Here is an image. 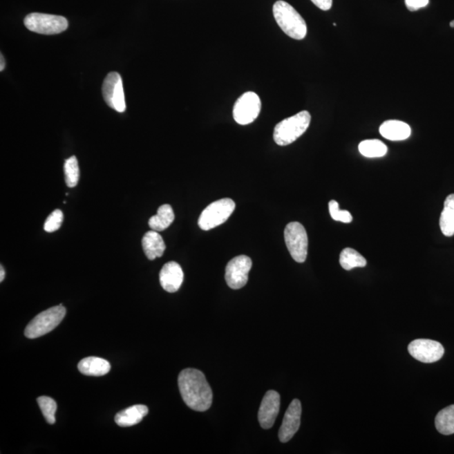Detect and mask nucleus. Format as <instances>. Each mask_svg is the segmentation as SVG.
I'll return each instance as SVG.
<instances>
[{
    "mask_svg": "<svg viewBox=\"0 0 454 454\" xmlns=\"http://www.w3.org/2000/svg\"><path fill=\"white\" fill-rule=\"evenodd\" d=\"M429 3V0H406L407 9L410 11H416L424 8Z\"/></svg>",
    "mask_w": 454,
    "mask_h": 454,
    "instance_id": "28",
    "label": "nucleus"
},
{
    "mask_svg": "<svg viewBox=\"0 0 454 454\" xmlns=\"http://www.w3.org/2000/svg\"><path fill=\"white\" fill-rule=\"evenodd\" d=\"M252 265L251 258L246 255H240L231 259L227 265L225 275L228 286L232 290L242 289L245 286Z\"/></svg>",
    "mask_w": 454,
    "mask_h": 454,
    "instance_id": "10",
    "label": "nucleus"
},
{
    "mask_svg": "<svg viewBox=\"0 0 454 454\" xmlns=\"http://www.w3.org/2000/svg\"><path fill=\"white\" fill-rule=\"evenodd\" d=\"M64 220V213L60 209H55L46 219L44 224V230L46 232H54L62 226Z\"/></svg>",
    "mask_w": 454,
    "mask_h": 454,
    "instance_id": "27",
    "label": "nucleus"
},
{
    "mask_svg": "<svg viewBox=\"0 0 454 454\" xmlns=\"http://www.w3.org/2000/svg\"><path fill=\"white\" fill-rule=\"evenodd\" d=\"M0 59H1V65H0V66H1V67H0V71L2 72L3 70L5 69V67H6L5 58H3L2 54H1V58H0Z\"/></svg>",
    "mask_w": 454,
    "mask_h": 454,
    "instance_id": "31",
    "label": "nucleus"
},
{
    "mask_svg": "<svg viewBox=\"0 0 454 454\" xmlns=\"http://www.w3.org/2000/svg\"><path fill=\"white\" fill-rule=\"evenodd\" d=\"M182 398L190 409L205 411L211 406L213 394L205 376L196 368H186L178 375Z\"/></svg>",
    "mask_w": 454,
    "mask_h": 454,
    "instance_id": "1",
    "label": "nucleus"
},
{
    "mask_svg": "<svg viewBox=\"0 0 454 454\" xmlns=\"http://www.w3.org/2000/svg\"><path fill=\"white\" fill-rule=\"evenodd\" d=\"M235 202L231 199H221L213 202L201 213L199 218L200 229L209 231L226 223L235 211Z\"/></svg>",
    "mask_w": 454,
    "mask_h": 454,
    "instance_id": "5",
    "label": "nucleus"
},
{
    "mask_svg": "<svg viewBox=\"0 0 454 454\" xmlns=\"http://www.w3.org/2000/svg\"><path fill=\"white\" fill-rule=\"evenodd\" d=\"M102 93L104 101L115 111L123 113L126 104L122 76L116 72L108 73L104 80Z\"/></svg>",
    "mask_w": 454,
    "mask_h": 454,
    "instance_id": "9",
    "label": "nucleus"
},
{
    "mask_svg": "<svg viewBox=\"0 0 454 454\" xmlns=\"http://www.w3.org/2000/svg\"><path fill=\"white\" fill-rule=\"evenodd\" d=\"M360 153L366 158H381L387 153V146L379 140H366L359 146Z\"/></svg>",
    "mask_w": 454,
    "mask_h": 454,
    "instance_id": "23",
    "label": "nucleus"
},
{
    "mask_svg": "<svg viewBox=\"0 0 454 454\" xmlns=\"http://www.w3.org/2000/svg\"><path fill=\"white\" fill-rule=\"evenodd\" d=\"M285 240L291 257L297 263H304L308 254V236L304 227L299 223L287 225Z\"/></svg>",
    "mask_w": 454,
    "mask_h": 454,
    "instance_id": "7",
    "label": "nucleus"
},
{
    "mask_svg": "<svg viewBox=\"0 0 454 454\" xmlns=\"http://www.w3.org/2000/svg\"><path fill=\"white\" fill-rule=\"evenodd\" d=\"M379 133L390 141H403L410 138L411 129L408 124L399 120H387L379 127Z\"/></svg>",
    "mask_w": 454,
    "mask_h": 454,
    "instance_id": "15",
    "label": "nucleus"
},
{
    "mask_svg": "<svg viewBox=\"0 0 454 454\" xmlns=\"http://www.w3.org/2000/svg\"><path fill=\"white\" fill-rule=\"evenodd\" d=\"M142 247L149 260L161 258L166 250V245L162 236L158 231H150L143 236Z\"/></svg>",
    "mask_w": 454,
    "mask_h": 454,
    "instance_id": "16",
    "label": "nucleus"
},
{
    "mask_svg": "<svg viewBox=\"0 0 454 454\" xmlns=\"http://www.w3.org/2000/svg\"><path fill=\"white\" fill-rule=\"evenodd\" d=\"M162 289L169 293H176L184 281V272L176 262L167 263L159 274Z\"/></svg>",
    "mask_w": 454,
    "mask_h": 454,
    "instance_id": "14",
    "label": "nucleus"
},
{
    "mask_svg": "<svg viewBox=\"0 0 454 454\" xmlns=\"http://www.w3.org/2000/svg\"><path fill=\"white\" fill-rule=\"evenodd\" d=\"M310 120L312 116L309 112L303 111L300 113L282 120L274 128V142L278 146H288L296 142L308 129Z\"/></svg>",
    "mask_w": 454,
    "mask_h": 454,
    "instance_id": "3",
    "label": "nucleus"
},
{
    "mask_svg": "<svg viewBox=\"0 0 454 454\" xmlns=\"http://www.w3.org/2000/svg\"><path fill=\"white\" fill-rule=\"evenodd\" d=\"M340 265L345 270H352L354 267H363L367 265L366 259L352 248H345L340 254Z\"/></svg>",
    "mask_w": 454,
    "mask_h": 454,
    "instance_id": "22",
    "label": "nucleus"
},
{
    "mask_svg": "<svg viewBox=\"0 0 454 454\" xmlns=\"http://www.w3.org/2000/svg\"><path fill=\"white\" fill-rule=\"evenodd\" d=\"M65 316L66 309L62 304L45 310L27 325L26 337L27 339H35L48 334L61 323Z\"/></svg>",
    "mask_w": 454,
    "mask_h": 454,
    "instance_id": "4",
    "label": "nucleus"
},
{
    "mask_svg": "<svg viewBox=\"0 0 454 454\" xmlns=\"http://www.w3.org/2000/svg\"><path fill=\"white\" fill-rule=\"evenodd\" d=\"M262 103L254 92H247L236 100L234 108V118L239 125H248L254 122L261 111Z\"/></svg>",
    "mask_w": 454,
    "mask_h": 454,
    "instance_id": "8",
    "label": "nucleus"
},
{
    "mask_svg": "<svg viewBox=\"0 0 454 454\" xmlns=\"http://www.w3.org/2000/svg\"><path fill=\"white\" fill-rule=\"evenodd\" d=\"M65 181L68 187L75 188L79 180V162L75 156L67 159L64 164Z\"/></svg>",
    "mask_w": 454,
    "mask_h": 454,
    "instance_id": "24",
    "label": "nucleus"
},
{
    "mask_svg": "<svg viewBox=\"0 0 454 454\" xmlns=\"http://www.w3.org/2000/svg\"><path fill=\"white\" fill-rule=\"evenodd\" d=\"M149 414V408L144 405H135L116 414L115 422L122 428L135 426L142 421Z\"/></svg>",
    "mask_w": 454,
    "mask_h": 454,
    "instance_id": "17",
    "label": "nucleus"
},
{
    "mask_svg": "<svg viewBox=\"0 0 454 454\" xmlns=\"http://www.w3.org/2000/svg\"><path fill=\"white\" fill-rule=\"evenodd\" d=\"M173 220V208L169 205H164L158 208L156 216L151 217L149 224L151 230L159 232L169 228Z\"/></svg>",
    "mask_w": 454,
    "mask_h": 454,
    "instance_id": "19",
    "label": "nucleus"
},
{
    "mask_svg": "<svg viewBox=\"0 0 454 454\" xmlns=\"http://www.w3.org/2000/svg\"><path fill=\"white\" fill-rule=\"evenodd\" d=\"M410 354L422 363H432L440 360L444 354V348L437 341L417 339L409 344Z\"/></svg>",
    "mask_w": 454,
    "mask_h": 454,
    "instance_id": "11",
    "label": "nucleus"
},
{
    "mask_svg": "<svg viewBox=\"0 0 454 454\" xmlns=\"http://www.w3.org/2000/svg\"><path fill=\"white\" fill-rule=\"evenodd\" d=\"M273 13L275 21L287 36L294 40H302L308 34V25L297 10L289 3L278 0L274 3Z\"/></svg>",
    "mask_w": 454,
    "mask_h": 454,
    "instance_id": "2",
    "label": "nucleus"
},
{
    "mask_svg": "<svg viewBox=\"0 0 454 454\" xmlns=\"http://www.w3.org/2000/svg\"><path fill=\"white\" fill-rule=\"evenodd\" d=\"M301 401L296 399H294L286 410L281 428L279 429L278 438L281 442H289L298 432L301 426Z\"/></svg>",
    "mask_w": 454,
    "mask_h": 454,
    "instance_id": "13",
    "label": "nucleus"
},
{
    "mask_svg": "<svg viewBox=\"0 0 454 454\" xmlns=\"http://www.w3.org/2000/svg\"><path fill=\"white\" fill-rule=\"evenodd\" d=\"M24 24L30 32L42 35H56L68 29V19L60 15L32 13L25 18Z\"/></svg>",
    "mask_w": 454,
    "mask_h": 454,
    "instance_id": "6",
    "label": "nucleus"
},
{
    "mask_svg": "<svg viewBox=\"0 0 454 454\" xmlns=\"http://www.w3.org/2000/svg\"><path fill=\"white\" fill-rule=\"evenodd\" d=\"M329 211L333 220L341 221L343 223H352V216L351 213L348 211H341L339 205L336 200L329 202Z\"/></svg>",
    "mask_w": 454,
    "mask_h": 454,
    "instance_id": "26",
    "label": "nucleus"
},
{
    "mask_svg": "<svg viewBox=\"0 0 454 454\" xmlns=\"http://www.w3.org/2000/svg\"><path fill=\"white\" fill-rule=\"evenodd\" d=\"M77 368L84 375L99 377V376L107 375L111 371V366L106 359L98 358V357H88L80 361Z\"/></svg>",
    "mask_w": 454,
    "mask_h": 454,
    "instance_id": "18",
    "label": "nucleus"
},
{
    "mask_svg": "<svg viewBox=\"0 0 454 454\" xmlns=\"http://www.w3.org/2000/svg\"><path fill=\"white\" fill-rule=\"evenodd\" d=\"M0 267H1V269H0V282H3L6 277V272L5 269H3V266Z\"/></svg>",
    "mask_w": 454,
    "mask_h": 454,
    "instance_id": "30",
    "label": "nucleus"
},
{
    "mask_svg": "<svg viewBox=\"0 0 454 454\" xmlns=\"http://www.w3.org/2000/svg\"><path fill=\"white\" fill-rule=\"evenodd\" d=\"M281 408V395L274 390L267 391L258 410V422L263 428L269 429L274 424Z\"/></svg>",
    "mask_w": 454,
    "mask_h": 454,
    "instance_id": "12",
    "label": "nucleus"
},
{
    "mask_svg": "<svg viewBox=\"0 0 454 454\" xmlns=\"http://www.w3.org/2000/svg\"><path fill=\"white\" fill-rule=\"evenodd\" d=\"M436 428L444 435L454 433V405L446 407L438 413L435 419Z\"/></svg>",
    "mask_w": 454,
    "mask_h": 454,
    "instance_id": "21",
    "label": "nucleus"
},
{
    "mask_svg": "<svg viewBox=\"0 0 454 454\" xmlns=\"http://www.w3.org/2000/svg\"><path fill=\"white\" fill-rule=\"evenodd\" d=\"M440 228L446 236L454 235V193L447 197L440 217Z\"/></svg>",
    "mask_w": 454,
    "mask_h": 454,
    "instance_id": "20",
    "label": "nucleus"
},
{
    "mask_svg": "<svg viewBox=\"0 0 454 454\" xmlns=\"http://www.w3.org/2000/svg\"><path fill=\"white\" fill-rule=\"evenodd\" d=\"M450 26L453 27V28H454V21H453L452 22H450Z\"/></svg>",
    "mask_w": 454,
    "mask_h": 454,
    "instance_id": "32",
    "label": "nucleus"
},
{
    "mask_svg": "<svg viewBox=\"0 0 454 454\" xmlns=\"http://www.w3.org/2000/svg\"><path fill=\"white\" fill-rule=\"evenodd\" d=\"M312 2L320 10L327 11L332 6V0H312Z\"/></svg>",
    "mask_w": 454,
    "mask_h": 454,
    "instance_id": "29",
    "label": "nucleus"
},
{
    "mask_svg": "<svg viewBox=\"0 0 454 454\" xmlns=\"http://www.w3.org/2000/svg\"><path fill=\"white\" fill-rule=\"evenodd\" d=\"M37 403L46 421L50 425L54 424L56 422L55 414L57 409L56 401L48 397H41L37 399Z\"/></svg>",
    "mask_w": 454,
    "mask_h": 454,
    "instance_id": "25",
    "label": "nucleus"
}]
</instances>
